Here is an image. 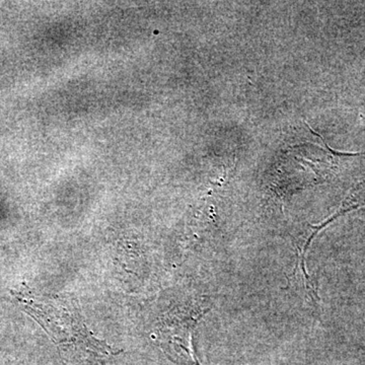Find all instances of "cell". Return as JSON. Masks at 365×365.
Listing matches in <instances>:
<instances>
[{
    "label": "cell",
    "instance_id": "6da1fadb",
    "mask_svg": "<svg viewBox=\"0 0 365 365\" xmlns=\"http://www.w3.org/2000/svg\"><path fill=\"white\" fill-rule=\"evenodd\" d=\"M364 205L365 180L364 182L357 185V186L350 192L349 195L346 197L345 200L343 201L342 205L340 206L339 210L335 213V215H334L333 217H331L330 220H327V222L323 223L321 227H316V230H319V228H323L325 225H328V223L332 222V220L339 217L340 215H344L346 212H349V211L353 210V209L359 208Z\"/></svg>",
    "mask_w": 365,
    "mask_h": 365
}]
</instances>
